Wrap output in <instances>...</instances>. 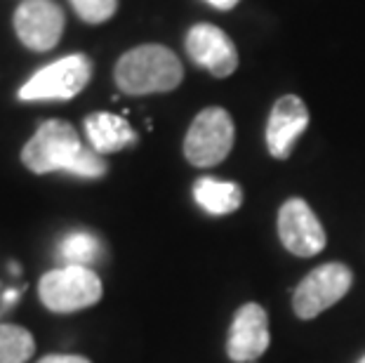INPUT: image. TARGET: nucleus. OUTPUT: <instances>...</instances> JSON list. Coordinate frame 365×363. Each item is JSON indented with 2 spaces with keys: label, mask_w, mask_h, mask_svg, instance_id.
Wrapping results in <instances>:
<instances>
[{
  "label": "nucleus",
  "mask_w": 365,
  "mask_h": 363,
  "mask_svg": "<svg viewBox=\"0 0 365 363\" xmlns=\"http://www.w3.org/2000/svg\"><path fill=\"white\" fill-rule=\"evenodd\" d=\"M186 52L193 64L203 66L215 78H227L238 68L234 41L215 24H196L186 34Z\"/></svg>",
  "instance_id": "obj_9"
},
{
  "label": "nucleus",
  "mask_w": 365,
  "mask_h": 363,
  "mask_svg": "<svg viewBox=\"0 0 365 363\" xmlns=\"http://www.w3.org/2000/svg\"><path fill=\"white\" fill-rule=\"evenodd\" d=\"M59 255L68 265L90 267L99 257V238L88 234V231H73L59 243Z\"/></svg>",
  "instance_id": "obj_15"
},
{
  "label": "nucleus",
  "mask_w": 365,
  "mask_h": 363,
  "mask_svg": "<svg viewBox=\"0 0 365 363\" xmlns=\"http://www.w3.org/2000/svg\"><path fill=\"white\" fill-rule=\"evenodd\" d=\"M207 3L217 7V10H231V7L238 5V0H207Z\"/></svg>",
  "instance_id": "obj_18"
},
{
  "label": "nucleus",
  "mask_w": 365,
  "mask_h": 363,
  "mask_svg": "<svg viewBox=\"0 0 365 363\" xmlns=\"http://www.w3.org/2000/svg\"><path fill=\"white\" fill-rule=\"evenodd\" d=\"M21 163L36 175L68 173L97 180L106 173L104 158L95 149L83 146L76 128L59 118L45 121L36 130V135L21 149Z\"/></svg>",
  "instance_id": "obj_1"
},
{
  "label": "nucleus",
  "mask_w": 365,
  "mask_h": 363,
  "mask_svg": "<svg viewBox=\"0 0 365 363\" xmlns=\"http://www.w3.org/2000/svg\"><path fill=\"white\" fill-rule=\"evenodd\" d=\"M359 363H365V357H363V359H361V361H359Z\"/></svg>",
  "instance_id": "obj_19"
},
{
  "label": "nucleus",
  "mask_w": 365,
  "mask_h": 363,
  "mask_svg": "<svg viewBox=\"0 0 365 363\" xmlns=\"http://www.w3.org/2000/svg\"><path fill=\"white\" fill-rule=\"evenodd\" d=\"M278 238H281L283 248L297 257H314L328 243L323 224L318 222L316 213L302 198H290L281 205V210H278Z\"/></svg>",
  "instance_id": "obj_7"
},
{
  "label": "nucleus",
  "mask_w": 365,
  "mask_h": 363,
  "mask_svg": "<svg viewBox=\"0 0 365 363\" xmlns=\"http://www.w3.org/2000/svg\"><path fill=\"white\" fill-rule=\"evenodd\" d=\"M85 133H88V140L97 153H113L137 142V135L130 128V123L106 111L90 113L85 118Z\"/></svg>",
  "instance_id": "obj_12"
},
{
  "label": "nucleus",
  "mask_w": 365,
  "mask_h": 363,
  "mask_svg": "<svg viewBox=\"0 0 365 363\" xmlns=\"http://www.w3.org/2000/svg\"><path fill=\"white\" fill-rule=\"evenodd\" d=\"M92 78V61L85 55H68L43 66L21 85V102H66L81 95Z\"/></svg>",
  "instance_id": "obj_4"
},
{
  "label": "nucleus",
  "mask_w": 365,
  "mask_h": 363,
  "mask_svg": "<svg viewBox=\"0 0 365 363\" xmlns=\"http://www.w3.org/2000/svg\"><path fill=\"white\" fill-rule=\"evenodd\" d=\"M269 316L264 307L247 302L236 312L229 328L227 354L236 363H252L269 349Z\"/></svg>",
  "instance_id": "obj_10"
},
{
  "label": "nucleus",
  "mask_w": 365,
  "mask_h": 363,
  "mask_svg": "<svg viewBox=\"0 0 365 363\" xmlns=\"http://www.w3.org/2000/svg\"><path fill=\"white\" fill-rule=\"evenodd\" d=\"M354 274L341 262L316 267L312 274L304 276L292 295V309L299 319H316L325 309L337 305L351 288Z\"/></svg>",
  "instance_id": "obj_6"
},
{
  "label": "nucleus",
  "mask_w": 365,
  "mask_h": 363,
  "mask_svg": "<svg viewBox=\"0 0 365 363\" xmlns=\"http://www.w3.org/2000/svg\"><path fill=\"white\" fill-rule=\"evenodd\" d=\"M234 140L236 128L231 116L220 106H210L193 118L184 137V156L196 168H215L234 149Z\"/></svg>",
  "instance_id": "obj_5"
},
{
  "label": "nucleus",
  "mask_w": 365,
  "mask_h": 363,
  "mask_svg": "<svg viewBox=\"0 0 365 363\" xmlns=\"http://www.w3.org/2000/svg\"><path fill=\"white\" fill-rule=\"evenodd\" d=\"M64 26V12L52 0H24L14 12V31L19 41L34 52H50L57 48Z\"/></svg>",
  "instance_id": "obj_8"
},
{
  "label": "nucleus",
  "mask_w": 365,
  "mask_h": 363,
  "mask_svg": "<svg viewBox=\"0 0 365 363\" xmlns=\"http://www.w3.org/2000/svg\"><path fill=\"white\" fill-rule=\"evenodd\" d=\"M36 352V339L26 328L0 323V363H26Z\"/></svg>",
  "instance_id": "obj_14"
},
{
  "label": "nucleus",
  "mask_w": 365,
  "mask_h": 363,
  "mask_svg": "<svg viewBox=\"0 0 365 363\" xmlns=\"http://www.w3.org/2000/svg\"><path fill=\"white\" fill-rule=\"evenodd\" d=\"M113 76L125 95H156L182 83L184 66L170 48L149 43L128 50L115 64Z\"/></svg>",
  "instance_id": "obj_2"
},
{
  "label": "nucleus",
  "mask_w": 365,
  "mask_h": 363,
  "mask_svg": "<svg viewBox=\"0 0 365 363\" xmlns=\"http://www.w3.org/2000/svg\"><path fill=\"white\" fill-rule=\"evenodd\" d=\"M38 363H92L85 357H76V354H50V357H43Z\"/></svg>",
  "instance_id": "obj_17"
},
{
  "label": "nucleus",
  "mask_w": 365,
  "mask_h": 363,
  "mask_svg": "<svg viewBox=\"0 0 365 363\" xmlns=\"http://www.w3.org/2000/svg\"><path fill=\"white\" fill-rule=\"evenodd\" d=\"M104 295L102 279L90 267L66 265L50 269L38 283V297L54 314H73L97 305Z\"/></svg>",
  "instance_id": "obj_3"
},
{
  "label": "nucleus",
  "mask_w": 365,
  "mask_h": 363,
  "mask_svg": "<svg viewBox=\"0 0 365 363\" xmlns=\"http://www.w3.org/2000/svg\"><path fill=\"white\" fill-rule=\"evenodd\" d=\"M193 198L207 215H231L243 203V189L236 182H220L203 177L193 184Z\"/></svg>",
  "instance_id": "obj_13"
},
{
  "label": "nucleus",
  "mask_w": 365,
  "mask_h": 363,
  "mask_svg": "<svg viewBox=\"0 0 365 363\" xmlns=\"http://www.w3.org/2000/svg\"><path fill=\"white\" fill-rule=\"evenodd\" d=\"M309 121L312 116H309L307 104L297 95H283L278 99L267 123V149L271 156L278 160L290 158L294 142L309 128Z\"/></svg>",
  "instance_id": "obj_11"
},
{
  "label": "nucleus",
  "mask_w": 365,
  "mask_h": 363,
  "mask_svg": "<svg viewBox=\"0 0 365 363\" xmlns=\"http://www.w3.org/2000/svg\"><path fill=\"white\" fill-rule=\"evenodd\" d=\"M73 10L88 24H102L108 21L118 10V0H71Z\"/></svg>",
  "instance_id": "obj_16"
}]
</instances>
